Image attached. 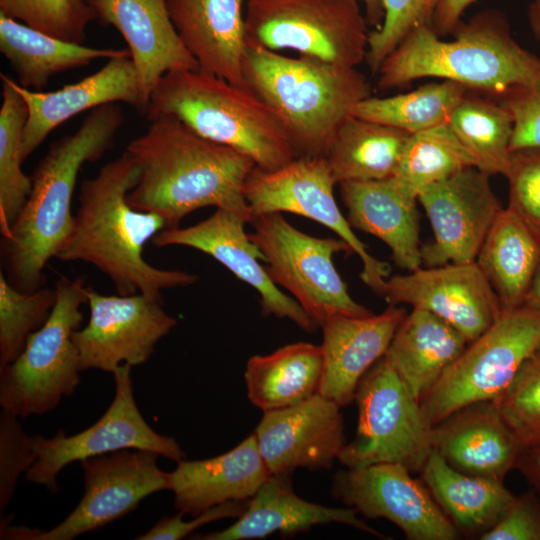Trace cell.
I'll list each match as a JSON object with an SVG mask.
<instances>
[{"mask_svg": "<svg viewBox=\"0 0 540 540\" xmlns=\"http://www.w3.org/2000/svg\"><path fill=\"white\" fill-rule=\"evenodd\" d=\"M126 151L140 170L127 202L136 210L161 216L166 229L211 206L251 223L244 186L256 164L249 156L199 135L172 115L151 119Z\"/></svg>", "mask_w": 540, "mask_h": 540, "instance_id": "6da1fadb", "label": "cell"}, {"mask_svg": "<svg viewBox=\"0 0 540 540\" xmlns=\"http://www.w3.org/2000/svg\"><path fill=\"white\" fill-rule=\"evenodd\" d=\"M140 170L125 150L82 181L72 229L55 255L60 261L94 265L113 282L117 294H144L161 301L165 289L185 287L198 276L159 269L143 258L145 244L167 228L156 213L139 211L127 202Z\"/></svg>", "mask_w": 540, "mask_h": 540, "instance_id": "7a4b0ae2", "label": "cell"}, {"mask_svg": "<svg viewBox=\"0 0 540 540\" xmlns=\"http://www.w3.org/2000/svg\"><path fill=\"white\" fill-rule=\"evenodd\" d=\"M124 121L116 103L94 108L76 131L53 142L39 161L26 203L2 236V271L17 289L32 292L43 287V269L73 226L71 204L79 171L113 147Z\"/></svg>", "mask_w": 540, "mask_h": 540, "instance_id": "3957f363", "label": "cell"}, {"mask_svg": "<svg viewBox=\"0 0 540 540\" xmlns=\"http://www.w3.org/2000/svg\"><path fill=\"white\" fill-rule=\"evenodd\" d=\"M452 35V40H444L432 27L410 33L380 65L377 88L398 89L432 77L499 97L528 82L540 65V58L515 40L498 9L477 12Z\"/></svg>", "mask_w": 540, "mask_h": 540, "instance_id": "277c9868", "label": "cell"}, {"mask_svg": "<svg viewBox=\"0 0 540 540\" xmlns=\"http://www.w3.org/2000/svg\"><path fill=\"white\" fill-rule=\"evenodd\" d=\"M247 88L284 128L298 156H325L341 125L372 96L367 77L311 57L248 46L243 65Z\"/></svg>", "mask_w": 540, "mask_h": 540, "instance_id": "5b68a950", "label": "cell"}, {"mask_svg": "<svg viewBox=\"0 0 540 540\" xmlns=\"http://www.w3.org/2000/svg\"><path fill=\"white\" fill-rule=\"evenodd\" d=\"M144 115L149 120L175 116L199 135L249 156L264 170L297 157L280 121L261 98L200 69L165 74Z\"/></svg>", "mask_w": 540, "mask_h": 540, "instance_id": "8992f818", "label": "cell"}, {"mask_svg": "<svg viewBox=\"0 0 540 540\" xmlns=\"http://www.w3.org/2000/svg\"><path fill=\"white\" fill-rule=\"evenodd\" d=\"M85 276L61 277L55 305L32 332L19 356L0 370V405L18 417L53 410L80 382L79 353L72 334L80 329L87 302Z\"/></svg>", "mask_w": 540, "mask_h": 540, "instance_id": "52a82bcc", "label": "cell"}, {"mask_svg": "<svg viewBox=\"0 0 540 540\" xmlns=\"http://www.w3.org/2000/svg\"><path fill=\"white\" fill-rule=\"evenodd\" d=\"M539 350L540 310L525 304L504 309L422 398L426 423L432 428L464 407L496 399Z\"/></svg>", "mask_w": 540, "mask_h": 540, "instance_id": "ba28073f", "label": "cell"}, {"mask_svg": "<svg viewBox=\"0 0 540 540\" xmlns=\"http://www.w3.org/2000/svg\"><path fill=\"white\" fill-rule=\"evenodd\" d=\"M369 25L357 0H248V46L293 51L357 68L366 61Z\"/></svg>", "mask_w": 540, "mask_h": 540, "instance_id": "9c48e42d", "label": "cell"}, {"mask_svg": "<svg viewBox=\"0 0 540 540\" xmlns=\"http://www.w3.org/2000/svg\"><path fill=\"white\" fill-rule=\"evenodd\" d=\"M250 224L254 231L249 237L263 254L270 278L293 296L316 325L337 315L373 314L351 297L334 265V255L352 253L344 240L308 235L282 213L258 216Z\"/></svg>", "mask_w": 540, "mask_h": 540, "instance_id": "30bf717a", "label": "cell"}, {"mask_svg": "<svg viewBox=\"0 0 540 540\" xmlns=\"http://www.w3.org/2000/svg\"><path fill=\"white\" fill-rule=\"evenodd\" d=\"M354 400L358 424L338 461L350 469L399 463L420 472L433 450L431 428L415 398L384 355L361 378Z\"/></svg>", "mask_w": 540, "mask_h": 540, "instance_id": "8fae6325", "label": "cell"}, {"mask_svg": "<svg viewBox=\"0 0 540 540\" xmlns=\"http://www.w3.org/2000/svg\"><path fill=\"white\" fill-rule=\"evenodd\" d=\"M335 185L325 157L298 156L274 170L255 166L246 179L244 196L253 219L288 212L312 219L335 232L360 258L361 280L381 296L390 267L373 257L354 233L334 197Z\"/></svg>", "mask_w": 540, "mask_h": 540, "instance_id": "7c38bea8", "label": "cell"}, {"mask_svg": "<svg viewBox=\"0 0 540 540\" xmlns=\"http://www.w3.org/2000/svg\"><path fill=\"white\" fill-rule=\"evenodd\" d=\"M131 368L124 363L112 373L114 399L92 426L71 436L62 430L52 438L32 436L37 459L25 473L26 481L56 493L57 475L65 466L123 449L149 450L176 462L186 459L174 438L159 434L143 418L134 398Z\"/></svg>", "mask_w": 540, "mask_h": 540, "instance_id": "4fadbf2b", "label": "cell"}, {"mask_svg": "<svg viewBox=\"0 0 540 540\" xmlns=\"http://www.w3.org/2000/svg\"><path fill=\"white\" fill-rule=\"evenodd\" d=\"M158 456L149 450L123 449L81 460L80 502L54 528L35 530L31 540H71L134 511L147 496L169 490V472L158 467Z\"/></svg>", "mask_w": 540, "mask_h": 540, "instance_id": "5bb4252c", "label": "cell"}, {"mask_svg": "<svg viewBox=\"0 0 540 540\" xmlns=\"http://www.w3.org/2000/svg\"><path fill=\"white\" fill-rule=\"evenodd\" d=\"M90 317L73 332L80 371L99 369L113 373L121 363L143 364L158 341L177 324L161 301L144 294L102 295L87 287Z\"/></svg>", "mask_w": 540, "mask_h": 540, "instance_id": "9a60e30c", "label": "cell"}, {"mask_svg": "<svg viewBox=\"0 0 540 540\" xmlns=\"http://www.w3.org/2000/svg\"><path fill=\"white\" fill-rule=\"evenodd\" d=\"M490 175L476 167L426 188L418 202L429 219L433 240L421 246L426 267L475 262L480 247L503 209Z\"/></svg>", "mask_w": 540, "mask_h": 540, "instance_id": "2e32d148", "label": "cell"}, {"mask_svg": "<svg viewBox=\"0 0 540 540\" xmlns=\"http://www.w3.org/2000/svg\"><path fill=\"white\" fill-rule=\"evenodd\" d=\"M332 494L367 518H384L410 540H454L458 530L426 486L399 463L339 471Z\"/></svg>", "mask_w": 540, "mask_h": 540, "instance_id": "e0dca14e", "label": "cell"}, {"mask_svg": "<svg viewBox=\"0 0 540 540\" xmlns=\"http://www.w3.org/2000/svg\"><path fill=\"white\" fill-rule=\"evenodd\" d=\"M381 297L389 305L407 304L436 315L468 343L484 333L503 311L476 262L419 267L389 276Z\"/></svg>", "mask_w": 540, "mask_h": 540, "instance_id": "ac0fdd59", "label": "cell"}, {"mask_svg": "<svg viewBox=\"0 0 540 540\" xmlns=\"http://www.w3.org/2000/svg\"><path fill=\"white\" fill-rule=\"evenodd\" d=\"M254 434L271 475L330 468L346 444L341 406L319 392L264 412Z\"/></svg>", "mask_w": 540, "mask_h": 540, "instance_id": "d6986e66", "label": "cell"}, {"mask_svg": "<svg viewBox=\"0 0 540 540\" xmlns=\"http://www.w3.org/2000/svg\"><path fill=\"white\" fill-rule=\"evenodd\" d=\"M246 223L234 212L216 209L195 225L162 230L151 242L156 247L186 246L210 255L258 292L264 315L289 319L301 329L313 331V319L294 298L278 288L260 264L264 256L246 233Z\"/></svg>", "mask_w": 540, "mask_h": 540, "instance_id": "ffe728a7", "label": "cell"}, {"mask_svg": "<svg viewBox=\"0 0 540 540\" xmlns=\"http://www.w3.org/2000/svg\"><path fill=\"white\" fill-rule=\"evenodd\" d=\"M89 4L97 19L115 27L128 45L142 114L165 74L199 69L171 20L166 0H90Z\"/></svg>", "mask_w": 540, "mask_h": 540, "instance_id": "44dd1931", "label": "cell"}, {"mask_svg": "<svg viewBox=\"0 0 540 540\" xmlns=\"http://www.w3.org/2000/svg\"><path fill=\"white\" fill-rule=\"evenodd\" d=\"M27 106L22 138V158L27 159L65 121L102 105L124 102L139 110L137 72L130 56L108 61L93 74L62 88L41 92L24 88L13 81Z\"/></svg>", "mask_w": 540, "mask_h": 540, "instance_id": "7402d4cb", "label": "cell"}, {"mask_svg": "<svg viewBox=\"0 0 540 540\" xmlns=\"http://www.w3.org/2000/svg\"><path fill=\"white\" fill-rule=\"evenodd\" d=\"M406 314L404 307L389 305L380 314L337 315L323 322L319 393L341 407L354 400L359 381L385 355Z\"/></svg>", "mask_w": 540, "mask_h": 540, "instance_id": "603a6c76", "label": "cell"}, {"mask_svg": "<svg viewBox=\"0 0 540 540\" xmlns=\"http://www.w3.org/2000/svg\"><path fill=\"white\" fill-rule=\"evenodd\" d=\"M433 449L454 469L503 481L524 447L492 401L464 407L431 428Z\"/></svg>", "mask_w": 540, "mask_h": 540, "instance_id": "cb8c5ba5", "label": "cell"}, {"mask_svg": "<svg viewBox=\"0 0 540 540\" xmlns=\"http://www.w3.org/2000/svg\"><path fill=\"white\" fill-rule=\"evenodd\" d=\"M248 0H166L171 20L199 69L246 87Z\"/></svg>", "mask_w": 540, "mask_h": 540, "instance_id": "d4e9b609", "label": "cell"}, {"mask_svg": "<svg viewBox=\"0 0 540 540\" xmlns=\"http://www.w3.org/2000/svg\"><path fill=\"white\" fill-rule=\"evenodd\" d=\"M270 475L252 433L224 454L177 462L169 472V490L175 509L195 517L225 502L250 499Z\"/></svg>", "mask_w": 540, "mask_h": 540, "instance_id": "484cf974", "label": "cell"}, {"mask_svg": "<svg viewBox=\"0 0 540 540\" xmlns=\"http://www.w3.org/2000/svg\"><path fill=\"white\" fill-rule=\"evenodd\" d=\"M353 229L382 240L395 263L408 272L421 267L418 197L396 178L339 184Z\"/></svg>", "mask_w": 540, "mask_h": 540, "instance_id": "4316f807", "label": "cell"}, {"mask_svg": "<svg viewBox=\"0 0 540 540\" xmlns=\"http://www.w3.org/2000/svg\"><path fill=\"white\" fill-rule=\"evenodd\" d=\"M352 507H328L306 501L293 490L291 475H270L248 501L236 522L222 531L192 537L202 540H247L273 533L295 535L315 525L341 523L388 539L357 517Z\"/></svg>", "mask_w": 540, "mask_h": 540, "instance_id": "83f0119b", "label": "cell"}, {"mask_svg": "<svg viewBox=\"0 0 540 540\" xmlns=\"http://www.w3.org/2000/svg\"><path fill=\"white\" fill-rule=\"evenodd\" d=\"M467 344L444 320L412 308L398 326L385 356L420 402Z\"/></svg>", "mask_w": 540, "mask_h": 540, "instance_id": "f1b7e54d", "label": "cell"}, {"mask_svg": "<svg viewBox=\"0 0 540 540\" xmlns=\"http://www.w3.org/2000/svg\"><path fill=\"white\" fill-rule=\"evenodd\" d=\"M0 52L18 84L40 91L54 75L99 58L130 56L128 49L94 48L62 40L0 13Z\"/></svg>", "mask_w": 540, "mask_h": 540, "instance_id": "f546056e", "label": "cell"}, {"mask_svg": "<svg viewBox=\"0 0 540 540\" xmlns=\"http://www.w3.org/2000/svg\"><path fill=\"white\" fill-rule=\"evenodd\" d=\"M423 484L454 524L480 536L492 528L516 497L503 481L460 472L434 449L421 469Z\"/></svg>", "mask_w": 540, "mask_h": 540, "instance_id": "4dcf8cb0", "label": "cell"}, {"mask_svg": "<svg viewBox=\"0 0 540 540\" xmlns=\"http://www.w3.org/2000/svg\"><path fill=\"white\" fill-rule=\"evenodd\" d=\"M539 260L540 239L506 207L491 226L475 262L504 310L525 304Z\"/></svg>", "mask_w": 540, "mask_h": 540, "instance_id": "1f68e13d", "label": "cell"}, {"mask_svg": "<svg viewBox=\"0 0 540 540\" xmlns=\"http://www.w3.org/2000/svg\"><path fill=\"white\" fill-rule=\"evenodd\" d=\"M321 345L297 342L268 355H254L244 373L250 402L263 412L298 404L319 392Z\"/></svg>", "mask_w": 540, "mask_h": 540, "instance_id": "d6a6232c", "label": "cell"}, {"mask_svg": "<svg viewBox=\"0 0 540 540\" xmlns=\"http://www.w3.org/2000/svg\"><path fill=\"white\" fill-rule=\"evenodd\" d=\"M409 135L352 115L338 129L324 156L334 182L393 177Z\"/></svg>", "mask_w": 540, "mask_h": 540, "instance_id": "836d02e7", "label": "cell"}, {"mask_svg": "<svg viewBox=\"0 0 540 540\" xmlns=\"http://www.w3.org/2000/svg\"><path fill=\"white\" fill-rule=\"evenodd\" d=\"M447 125L486 174L506 177L511 162L514 123L509 110L495 97L468 91Z\"/></svg>", "mask_w": 540, "mask_h": 540, "instance_id": "e575fe53", "label": "cell"}, {"mask_svg": "<svg viewBox=\"0 0 540 540\" xmlns=\"http://www.w3.org/2000/svg\"><path fill=\"white\" fill-rule=\"evenodd\" d=\"M468 91L449 80L430 82L406 93L370 96L356 106L353 115L411 135L447 124L452 111Z\"/></svg>", "mask_w": 540, "mask_h": 540, "instance_id": "d590c367", "label": "cell"}, {"mask_svg": "<svg viewBox=\"0 0 540 540\" xmlns=\"http://www.w3.org/2000/svg\"><path fill=\"white\" fill-rule=\"evenodd\" d=\"M0 108V231L6 235L31 192L32 178L22 170V138L27 106L14 79L1 73Z\"/></svg>", "mask_w": 540, "mask_h": 540, "instance_id": "8d00e7d4", "label": "cell"}, {"mask_svg": "<svg viewBox=\"0 0 540 540\" xmlns=\"http://www.w3.org/2000/svg\"><path fill=\"white\" fill-rule=\"evenodd\" d=\"M476 167V161L445 124L409 135L394 174L417 197L426 188Z\"/></svg>", "mask_w": 540, "mask_h": 540, "instance_id": "74e56055", "label": "cell"}, {"mask_svg": "<svg viewBox=\"0 0 540 540\" xmlns=\"http://www.w3.org/2000/svg\"><path fill=\"white\" fill-rule=\"evenodd\" d=\"M56 297L55 288L44 286L21 291L0 271V370L19 356L28 336L45 323Z\"/></svg>", "mask_w": 540, "mask_h": 540, "instance_id": "f35d334b", "label": "cell"}, {"mask_svg": "<svg viewBox=\"0 0 540 540\" xmlns=\"http://www.w3.org/2000/svg\"><path fill=\"white\" fill-rule=\"evenodd\" d=\"M0 13L48 35L83 44L97 20L87 0H0Z\"/></svg>", "mask_w": 540, "mask_h": 540, "instance_id": "ab89813d", "label": "cell"}, {"mask_svg": "<svg viewBox=\"0 0 540 540\" xmlns=\"http://www.w3.org/2000/svg\"><path fill=\"white\" fill-rule=\"evenodd\" d=\"M492 402L524 449L540 447V350Z\"/></svg>", "mask_w": 540, "mask_h": 540, "instance_id": "60d3db41", "label": "cell"}, {"mask_svg": "<svg viewBox=\"0 0 540 540\" xmlns=\"http://www.w3.org/2000/svg\"><path fill=\"white\" fill-rule=\"evenodd\" d=\"M441 0H382L384 18L370 31L366 63L376 75L384 59L413 31L432 27Z\"/></svg>", "mask_w": 540, "mask_h": 540, "instance_id": "b9f144b4", "label": "cell"}, {"mask_svg": "<svg viewBox=\"0 0 540 540\" xmlns=\"http://www.w3.org/2000/svg\"><path fill=\"white\" fill-rule=\"evenodd\" d=\"M507 208L540 239V147L512 151Z\"/></svg>", "mask_w": 540, "mask_h": 540, "instance_id": "7bdbcfd3", "label": "cell"}, {"mask_svg": "<svg viewBox=\"0 0 540 540\" xmlns=\"http://www.w3.org/2000/svg\"><path fill=\"white\" fill-rule=\"evenodd\" d=\"M37 459L32 437L28 436L18 416L3 409L0 414V515L9 505L22 473Z\"/></svg>", "mask_w": 540, "mask_h": 540, "instance_id": "ee69618b", "label": "cell"}, {"mask_svg": "<svg viewBox=\"0 0 540 540\" xmlns=\"http://www.w3.org/2000/svg\"><path fill=\"white\" fill-rule=\"evenodd\" d=\"M495 98L513 118L511 151L540 147V65L528 82Z\"/></svg>", "mask_w": 540, "mask_h": 540, "instance_id": "f6af8a7d", "label": "cell"}, {"mask_svg": "<svg viewBox=\"0 0 540 540\" xmlns=\"http://www.w3.org/2000/svg\"><path fill=\"white\" fill-rule=\"evenodd\" d=\"M481 540H540V497L534 490L516 497Z\"/></svg>", "mask_w": 540, "mask_h": 540, "instance_id": "bcb514c9", "label": "cell"}, {"mask_svg": "<svg viewBox=\"0 0 540 540\" xmlns=\"http://www.w3.org/2000/svg\"><path fill=\"white\" fill-rule=\"evenodd\" d=\"M248 500H234L211 507L184 521V513L178 511L174 516H164L146 533L136 537L138 540H179L191 534L197 528L222 519L238 518L245 511Z\"/></svg>", "mask_w": 540, "mask_h": 540, "instance_id": "7dc6e473", "label": "cell"}, {"mask_svg": "<svg viewBox=\"0 0 540 540\" xmlns=\"http://www.w3.org/2000/svg\"><path fill=\"white\" fill-rule=\"evenodd\" d=\"M477 0H441L433 21V30L440 37L452 34L463 21L465 11Z\"/></svg>", "mask_w": 540, "mask_h": 540, "instance_id": "c3c4849f", "label": "cell"}, {"mask_svg": "<svg viewBox=\"0 0 540 540\" xmlns=\"http://www.w3.org/2000/svg\"><path fill=\"white\" fill-rule=\"evenodd\" d=\"M516 468L540 497V447L524 449Z\"/></svg>", "mask_w": 540, "mask_h": 540, "instance_id": "681fc988", "label": "cell"}, {"mask_svg": "<svg viewBox=\"0 0 540 540\" xmlns=\"http://www.w3.org/2000/svg\"><path fill=\"white\" fill-rule=\"evenodd\" d=\"M364 13L371 30L378 29L384 18L382 0H363Z\"/></svg>", "mask_w": 540, "mask_h": 540, "instance_id": "f907efd6", "label": "cell"}, {"mask_svg": "<svg viewBox=\"0 0 540 540\" xmlns=\"http://www.w3.org/2000/svg\"><path fill=\"white\" fill-rule=\"evenodd\" d=\"M527 19L534 38L540 42V0H530Z\"/></svg>", "mask_w": 540, "mask_h": 540, "instance_id": "816d5d0a", "label": "cell"}, {"mask_svg": "<svg viewBox=\"0 0 540 540\" xmlns=\"http://www.w3.org/2000/svg\"><path fill=\"white\" fill-rule=\"evenodd\" d=\"M525 305L540 310V260L526 297Z\"/></svg>", "mask_w": 540, "mask_h": 540, "instance_id": "f5cc1de1", "label": "cell"}, {"mask_svg": "<svg viewBox=\"0 0 540 540\" xmlns=\"http://www.w3.org/2000/svg\"><path fill=\"white\" fill-rule=\"evenodd\" d=\"M87 1L89 2L90 0H87Z\"/></svg>", "mask_w": 540, "mask_h": 540, "instance_id": "db71d44e", "label": "cell"}]
</instances>
